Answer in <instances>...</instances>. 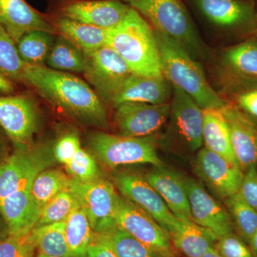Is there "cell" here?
<instances>
[{
	"instance_id": "cell-14",
	"label": "cell",
	"mask_w": 257,
	"mask_h": 257,
	"mask_svg": "<svg viewBox=\"0 0 257 257\" xmlns=\"http://www.w3.org/2000/svg\"><path fill=\"white\" fill-rule=\"evenodd\" d=\"M195 171L199 178L224 200L239 192L242 171L206 147L198 151Z\"/></svg>"
},
{
	"instance_id": "cell-40",
	"label": "cell",
	"mask_w": 257,
	"mask_h": 257,
	"mask_svg": "<svg viewBox=\"0 0 257 257\" xmlns=\"http://www.w3.org/2000/svg\"><path fill=\"white\" fill-rule=\"evenodd\" d=\"M81 147L79 137L75 133H68L59 139L53 149L56 160L64 165L73 158Z\"/></svg>"
},
{
	"instance_id": "cell-49",
	"label": "cell",
	"mask_w": 257,
	"mask_h": 257,
	"mask_svg": "<svg viewBox=\"0 0 257 257\" xmlns=\"http://www.w3.org/2000/svg\"><path fill=\"white\" fill-rule=\"evenodd\" d=\"M34 253H35V252L30 253V255H28V256H27L26 257H34Z\"/></svg>"
},
{
	"instance_id": "cell-43",
	"label": "cell",
	"mask_w": 257,
	"mask_h": 257,
	"mask_svg": "<svg viewBox=\"0 0 257 257\" xmlns=\"http://www.w3.org/2000/svg\"><path fill=\"white\" fill-rule=\"evenodd\" d=\"M15 92L13 82L0 74V94H11Z\"/></svg>"
},
{
	"instance_id": "cell-20",
	"label": "cell",
	"mask_w": 257,
	"mask_h": 257,
	"mask_svg": "<svg viewBox=\"0 0 257 257\" xmlns=\"http://www.w3.org/2000/svg\"><path fill=\"white\" fill-rule=\"evenodd\" d=\"M173 87L165 77L132 74L111 101L114 107L126 102L162 104L170 102Z\"/></svg>"
},
{
	"instance_id": "cell-5",
	"label": "cell",
	"mask_w": 257,
	"mask_h": 257,
	"mask_svg": "<svg viewBox=\"0 0 257 257\" xmlns=\"http://www.w3.org/2000/svg\"><path fill=\"white\" fill-rule=\"evenodd\" d=\"M91 148L107 167L149 164L163 167L155 140L151 138H128L106 133H96L89 140Z\"/></svg>"
},
{
	"instance_id": "cell-48",
	"label": "cell",
	"mask_w": 257,
	"mask_h": 257,
	"mask_svg": "<svg viewBox=\"0 0 257 257\" xmlns=\"http://www.w3.org/2000/svg\"><path fill=\"white\" fill-rule=\"evenodd\" d=\"M36 257H67V256H49V255L42 254V253H37Z\"/></svg>"
},
{
	"instance_id": "cell-32",
	"label": "cell",
	"mask_w": 257,
	"mask_h": 257,
	"mask_svg": "<svg viewBox=\"0 0 257 257\" xmlns=\"http://www.w3.org/2000/svg\"><path fill=\"white\" fill-rule=\"evenodd\" d=\"M224 201L234 231L248 243L257 229V211L243 200L239 192Z\"/></svg>"
},
{
	"instance_id": "cell-46",
	"label": "cell",
	"mask_w": 257,
	"mask_h": 257,
	"mask_svg": "<svg viewBox=\"0 0 257 257\" xmlns=\"http://www.w3.org/2000/svg\"><path fill=\"white\" fill-rule=\"evenodd\" d=\"M200 257H221V256L219 254V252L216 251L215 247H212L209 248L207 252L204 253V254Z\"/></svg>"
},
{
	"instance_id": "cell-23",
	"label": "cell",
	"mask_w": 257,
	"mask_h": 257,
	"mask_svg": "<svg viewBox=\"0 0 257 257\" xmlns=\"http://www.w3.org/2000/svg\"><path fill=\"white\" fill-rule=\"evenodd\" d=\"M223 108L203 109V145L239 167L231 147L229 126Z\"/></svg>"
},
{
	"instance_id": "cell-6",
	"label": "cell",
	"mask_w": 257,
	"mask_h": 257,
	"mask_svg": "<svg viewBox=\"0 0 257 257\" xmlns=\"http://www.w3.org/2000/svg\"><path fill=\"white\" fill-rule=\"evenodd\" d=\"M69 189L87 215L94 233L105 234L116 227L115 215L119 196L111 182L100 177L89 182L72 178Z\"/></svg>"
},
{
	"instance_id": "cell-1",
	"label": "cell",
	"mask_w": 257,
	"mask_h": 257,
	"mask_svg": "<svg viewBox=\"0 0 257 257\" xmlns=\"http://www.w3.org/2000/svg\"><path fill=\"white\" fill-rule=\"evenodd\" d=\"M23 82L74 119L96 127L107 128V115L101 98L77 76L25 63Z\"/></svg>"
},
{
	"instance_id": "cell-28",
	"label": "cell",
	"mask_w": 257,
	"mask_h": 257,
	"mask_svg": "<svg viewBox=\"0 0 257 257\" xmlns=\"http://www.w3.org/2000/svg\"><path fill=\"white\" fill-rule=\"evenodd\" d=\"M64 223V232L71 256H87V248L92 242L94 233L80 206L71 212Z\"/></svg>"
},
{
	"instance_id": "cell-10",
	"label": "cell",
	"mask_w": 257,
	"mask_h": 257,
	"mask_svg": "<svg viewBox=\"0 0 257 257\" xmlns=\"http://www.w3.org/2000/svg\"><path fill=\"white\" fill-rule=\"evenodd\" d=\"M114 108L115 122L119 135L128 138L151 137L162 128L170 117V103L126 102Z\"/></svg>"
},
{
	"instance_id": "cell-29",
	"label": "cell",
	"mask_w": 257,
	"mask_h": 257,
	"mask_svg": "<svg viewBox=\"0 0 257 257\" xmlns=\"http://www.w3.org/2000/svg\"><path fill=\"white\" fill-rule=\"evenodd\" d=\"M64 221L36 226L32 229L38 253L49 256H71L64 232Z\"/></svg>"
},
{
	"instance_id": "cell-38",
	"label": "cell",
	"mask_w": 257,
	"mask_h": 257,
	"mask_svg": "<svg viewBox=\"0 0 257 257\" xmlns=\"http://www.w3.org/2000/svg\"><path fill=\"white\" fill-rule=\"evenodd\" d=\"M35 249L32 230L27 234H9L0 241V257H26Z\"/></svg>"
},
{
	"instance_id": "cell-45",
	"label": "cell",
	"mask_w": 257,
	"mask_h": 257,
	"mask_svg": "<svg viewBox=\"0 0 257 257\" xmlns=\"http://www.w3.org/2000/svg\"><path fill=\"white\" fill-rule=\"evenodd\" d=\"M9 234V230L5 221L0 222V241L4 239Z\"/></svg>"
},
{
	"instance_id": "cell-9",
	"label": "cell",
	"mask_w": 257,
	"mask_h": 257,
	"mask_svg": "<svg viewBox=\"0 0 257 257\" xmlns=\"http://www.w3.org/2000/svg\"><path fill=\"white\" fill-rule=\"evenodd\" d=\"M114 182L124 198L153 218L169 234L179 227L181 221L174 215L145 177L132 172H121L114 176Z\"/></svg>"
},
{
	"instance_id": "cell-26",
	"label": "cell",
	"mask_w": 257,
	"mask_h": 257,
	"mask_svg": "<svg viewBox=\"0 0 257 257\" xmlns=\"http://www.w3.org/2000/svg\"><path fill=\"white\" fill-rule=\"evenodd\" d=\"M57 27L62 35L73 42L85 56L106 46L107 30L79 23L64 17L59 19Z\"/></svg>"
},
{
	"instance_id": "cell-41",
	"label": "cell",
	"mask_w": 257,
	"mask_h": 257,
	"mask_svg": "<svg viewBox=\"0 0 257 257\" xmlns=\"http://www.w3.org/2000/svg\"><path fill=\"white\" fill-rule=\"evenodd\" d=\"M239 193L243 200L257 211V165L243 172Z\"/></svg>"
},
{
	"instance_id": "cell-4",
	"label": "cell",
	"mask_w": 257,
	"mask_h": 257,
	"mask_svg": "<svg viewBox=\"0 0 257 257\" xmlns=\"http://www.w3.org/2000/svg\"><path fill=\"white\" fill-rule=\"evenodd\" d=\"M123 1L150 20L155 30L183 47L195 60L205 57V45L181 0Z\"/></svg>"
},
{
	"instance_id": "cell-25",
	"label": "cell",
	"mask_w": 257,
	"mask_h": 257,
	"mask_svg": "<svg viewBox=\"0 0 257 257\" xmlns=\"http://www.w3.org/2000/svg\"><path fill=\"white\" fill-rule=\"evenodd\" d=\"M221 64L232 80L257 82V40H248L229 47Z\"/></svg>"
},
{
	"instance_id": "cell-33",
	"label": "cell",
	"mask_w": 257,
	"mask_h": 257,
	"mask_svg": "<svg viewBox=\"0 0 257 257\" xmlns=\"http://www.w3.org/2000/svg\"><path fill=\"white\" fill-rule=\"evenodd\" d=\"M102 235L117 257H164L117 226Z\"/></svg>"
},
{
	"instance_id": "cell-15",
	"label": "cell",
	"mask_w": 257,
	"mask_h": 257,
	"mask_svg": "<svg viewBox=\"0 0 257 257\" xmlns=\"http://www.w3.org/2000/svg\"><path fill=\"white\" fill-rule=\"evenodd\" d=\"M223 111L235 158L243 173L257 165V126L231 103L227 102Z\"/></svg>"
},
{
	"instance_id": "cell-35",
	"label": "cell",
	"mask_w": 257,
	"mask_h": 257,
	"mask_svg": "<svg viewBox=\"0 0 257 257\" xmlns=\"http://www.w3.org/2000/svg\"><path fill=\"white\" fill-rule=\"evenodd\" d=\"M79 205L78 202L69 189L64 190L42 208L37 226L64 221Z\"/></svg>"
},
{
	"instance_id": "cell-3",
	"label": "cell",
	"mask_w": 257,
	"mask_h": 257,
	"mask_svg": "<svg viewBox=\"0 0 257 257\" xmlns=\"http://www.w3.org/2000/svg\"><path fill=\"white\" fill-rule=\"evenodd\" d=\"M155 30L164 77L192 98L202 109L227 104L211 87L200 64L179 43Z\"/></svg>"
},
{
	"instance_id": "cell-34",
	"label": "cell",
	"mask_w": 257,
	"mask_h": 257,
	"mask_svg": "<svg viewBox=\"0 0 257 257\" xmlns=\"http://www.w3.org/2000/svg\"><path fill=\"white\" fill-rule=\"evenodd\" d=\"M25 65L16 43L0 23V74L12 82H23Z\"/></svg>"
},
{
	"instance_id": "cell-44",
	"label": "cell",
	"mask_w": 257,
	"mask_h": 257,
	"mask_svg": "<svg viewBox=\"0 0 257 257\" xmlns=\"http://www.w3.org/2000/svg\"><path fill=\"white\" fill-rule=\"evenodd\" d=\"M251 253L253 257H257V229L255 230L254 232L251 236V239L248 243Z\"/></svg>"
},
{
	"instance_id": "cell-13",
	"label": "cell",
	"mask_w": 257,
	"mask_h": 257,
	"mask_svg": "<svg viewBox=\"0 0 257 257\" xmlns=\"http://www.w3.org/2000/svg\"><path fill=\"white\" fill-rule=\"evenodd\" d=\"M192 221L210 230L216 238L234 232V225L226 208L219 204L199 182L184 177Z\"/></svg>"
},
{
	"instance_id": "cell-42",
	"label": "cell",
	"mask_w": 257,
	"mask_h": 257,
	"mask_svg": "<svg viewBox=\"0 0 257 257\" xmlns=\"http://www.w3.org/2000/svg\"><path fill=\"white\" fill-rule=\"evenodd\" d=\"M86 257H117L102 234H95L87 248Z\"/></svg>"
},
{
	"instance_id": "cell-19",
	"label": "cell",
	"mask_w": 257,
	"mask_h": 257,
	"mask_svg": "<svg viewBox=\"0 0 257 257\" xmlns=\"http://www.w3.org/2000/svg\"><path fill=\"white\" fill-rule=\"evenodd\" d=\"M43 168L36 155L18 150L0 163V202L32 183Z\"/></svg>"
},
{
	"instance_id": "cell-7",
	"label": "cell",
	"mask_w": 257,
	"mask_h": 257,
	"mask_svg": "<svg viewBox=\"0 0 257 257\" xmlns=\"http://www.w3.org/2000/svg\"><path fill=\"white\" fill-rule=\"evenodd\" d=\"M115 223L120 228L164 257H172L170 235L153 218L136 204L119 197Z\"/></svg>"
},
{
	"instance_id": "cell-37",
	"label": "cell",
	"mask_w": 257,
	"mask_h": 257,
	"mask_svg": "<svg viewBox=\"0 0 257 257\" xmlns=\"http://www.w3.org/2000/svg\"><path fill=\"white\" fill-rule=\"evenodd\" d=\"M64 167L67 173L76 180L89 182L99 178V168L95 160L82 148Z\"/></svg>"
},
{
	"instance_id": "cell-17",
	"label": "cell",
	"mask_w": 257,
	"mask_h": 257,
	"mask_svg": "<svg viewBox=\"0 0 257 257\" xmlns=\"http://www.w3.org/2000/svg\"><path fill=\"white\" fill-rule=\"evenodd\" d=\"M130 7L119 0L77 1L66 5L64 18L92 26L110 30L127 14Z\"/></svg>"
},
{
	"instance_id": "cell-47",
	"label": "cell",
	"mask_w": 257,
	"mask_h": 257,
	"mask_svg": "<svg viewBox=\"0 0 257 257\" xmlns=\"http://www.w3.org/2000/svg\"><path fill=\"white\" fill-rule=\"evenodd\" d=\"M5 152V147L4 145H3V142L0 140V157H3V154H4Z\"/></svg>"
},
{
	"instance_id": "cell-30",
	"label": "cell",
	"mask_w": 257,
	"mask_h": 257,
	"mask_svg": "<svg viewBox=\"0 0 257 257\" xmlns=\"http://www.w3.org/2000/svg\"><path fill=\"white\" fill-rule=\"evenodd\" d=\"M54 42L53 34L36 30L25 34L16 45L19 55L25 63L44 66Z\"/></svg>"
},
{
	"instance_id": "cell-24",
	"label": "cell",
	"mask_w": 257,
	"mask_h": 257,
	"mask_svg": "<svg viewBox=\"0 0 257 257\" xmlns=\"http://www.w3.org/2000/svg\"><path fill=\"white\" fill-rule=\"evenodd\" d=\"M181 224L170 234L172 245L187 257H200L214 247L217 238L210 230L192 219H179Z\"/></svg>"
},
{
	"instance_id": "cell-12",
	"label": "cell",
	"mask_w": 257,
	"mask_h": 257,
	"mask_svg": "<svg viewBox=\"0 0 257 257\" xmlns=\"http://www.w3.org/2000/svg\"><path fill=\"white\" fill-rule=\"evenodd\" d=\"M37 111L25 95L0 96V126L19 150H26L37 130Z\"/></svg>"
},
{
	"instance_id": "cell-39",
	"label": "cell",
	"mask_w": 257,
	"mask_h": 257,
	"mask_svg": "<svg viewBox=\"0 0 257 257\" xmlns=\"http://www.w3.org/2000/svg\"><path fill=\"white\" fill-rule=\"evenodd\" d=\"M214 247L221 257H253L248 243L234 232L218 239Z\"/></svg>"
},
{
	"instance_id": "cell-27",
	"label": "cell",
	"mask_w": 257,
	"mask_h": 257,
	"mask_svg": "<svg viewBox=\"0 0 257 257\" xmlns=\"http://www.w3.org/2000/svg\"><path fill=\"white\" fill-rule=\"evenodd\" d=\"M87 57L78 47L60 35L57 37L47 57V67L64 72H84Z\"/></svg>"
},
{
	"instance_id": "cell-8",
	"label": "cell",
	"mask_w": 257,
	"mask_h": 257,
	"mask_svg": "<svg viewBox=\"0 0 257 257\" xmlns=\"http://www.w3.org/2000/svg\"><path fill=\"white\" fill-rule=\"evenodd\" d=\"M86 57L83 73L101 99L111 104L133 72L124 60L107 46L101 47Z\"/></svg>"
},
{
	"instance_id": "cell-18",
	"label": "cell",
	"mask_w": 257,
	"mask_h": 257,
	"mask_svg": "<svg viewBox=\"0 0 257 257\" xmlns=\"http://www.w3.org/2000/svg\"><path fill=\"white\" fill-rule=\"evenodd\" d=\"M32 184L0 202V215L8 226L10 234H27L38 224L41 209L32 197Z\"/></svg>"
},
{
	"instance_id": "cell-21",
	"label": "cell",
	"mask_w": 257,
	"mask_h": 257,
	"mask_svg": "<svg viewBox=\"0 0 257 257\" xmlns=\"http://www.w3.org/2000/svg\"><path fill=\"white\" fill-rule=\"evenodd\" d=\"M0 23L15 43L30 32H55V28L25 0H0Z\"/></svg>"
},
{
	"instance_id": "cell-16",
	"label": "cell",
	"mask_w": 257,
	"mask_h": 257,
	"mask_svg": "<svg viewBox=\"0 0 257 257\" xmlns=\"http://www.w3.org/2000/svg\"><path fill=\"white\" fill-rule=\"evenodd\" d=\"M196 7L209 23L224 30L252 28L256 13L246 0H194Z\"/></svg>"
},
{
	"instance_id": "cell-22",
	"label": "cell",
	"mask_w": 257,
	"mask_h": 257,
	"mask_svg": "<svg viewBox=\"0 0 257 257\" xmlns=\"http://www.w3.org/2000/svg\"><path fill=\"white\" fill-rule=\"evenodd\" d=\"M145 178L160 194L177 219H192L188 197L182 176L163 166L155 167L147 173Z\"/></svg>"
},
{
	"instance_id": "cell-2",
	"label": "cell",
	"mask_w": 257,
	"mask_h": 257,
	"mask_svg": "<svg viewBox=\"0 0 257 257\" xmlns=\"http://www.w3.org/2000/svg\"><path fill=\"white\" fill-rule=\"evenodd\" d=\"M106 46L124 60L133 74L164 77L155 30L136 10L106 31Z\"/></svg>"
},
{
	"instance_id": "cell-11",
	"label": "cell",
	"mask_w": 257,
	"mask_h": 257,
	"mask_svg": "<svg viewBox=\"0 0 257 257\" xmlns=\"http://www.w3.org/2000/svg\"><path fill=\"white\" fill-rule=\"evenodd\" d=\"M173 87L169 119L170 133L189 151L203 147V109L191 96Z\"/></svg>"
},
{
	"instance_id": "cell-36",
	"label": "cell",
	"mask_w": 257,
	"mask_h": 257,
	"mask_svg": "<svg viewBox=\"0 0 257 257\" xmlns=\"http://www.w3.org/2000/svg\"><path fill=\"white\" fill-rule=\"evenodd\" d=\"M229 90L231 104L257 126V82L232 80Z\"/></svg>"
},
{
	"instance_id": "cell-31",
	"label": "cell",
	"mask_w": 257,
	"mask_h": 257,
	"mask_svg": "<svg viewBox=\"0 0 257 257\" xmlns=\"http://www.w3.org/2000/svg\"><path fill=\"white\" fill-rule=\"evenodd\" d=\"M72 179L59 170L41 171L32 182V197L40 209L57 194L69 189Z\"/></svg>"
}]
</instances>
